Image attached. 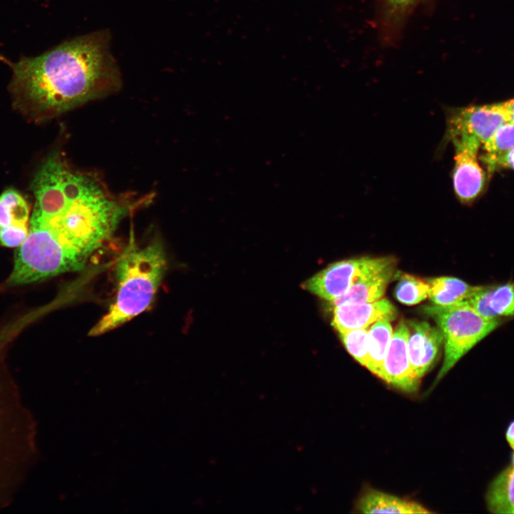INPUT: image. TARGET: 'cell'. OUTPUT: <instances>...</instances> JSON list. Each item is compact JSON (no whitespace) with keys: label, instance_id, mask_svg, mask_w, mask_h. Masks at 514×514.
<instances>
[{"label":"cell","instance_id":"6","mask_svg":"<svg viewBox=\"0 0 514 514\" xmlns=\"http://www.w3.org/2000/svg\"><path fill=\"white\" fill-rule=\"evenodd\" d=\"M504 123L494 103L447 109L445 131L438 151L460 136L474 137L482 145Z\"/></svg>","mask_w":514,"mask_h":514},{"label":"cell","instance_id":"16","mask_svg":"<svg viewBox=\"0 0 514 514\" xmlns=\"http://www.w3.org/2000/svg\"><path fill=\"white\" fill-rule=\"evenodd\" d=\"M428 298L433 304L449 306L467 301L480 286H473L452 276H440L427 280Z\"/></svg>","mask_w":514,"mask_h":514},{"label":"cell","instance_id":"17","mask_svg":"<svg viewBox=\"0 0 514 514\" xmlns=\"http://www.w3.org/2000/svg\"><path fill=\"white\" fill-rule=\"evenodd\" d=\"M481 146L483 153L479 158L490 176L499 168L502 158L514 148V124L504 123Z\"/></svg>","mask_w":514,"mask_h":514},{"label":"cell","instance_id":"20","mask_svg":"<svg viewBox=\"0 0 514 514\" xmlns=\"http://www.w3.org/2000/svg\"><path fill=\"white\" fill-rule=\"evenodd\" d=\"M397 283L394 293L403 304L412 306L428 298L430 286L427 280L408 273H396Z\"/></svg>","mask_w":514,"mask_h":514},{"label":"cell","instance_id":"10","mask_svg":"<svg viewBox=\"0 0 514 514\" xmlns=\"http://www.w3.org/2000/svg\"><path fill=\"white\" fill-rule=\"evenodd\" d=\"M396 265L395 257L384 256L381 263L361 275L344 294L330 301L331 305L368 303L382 298L394 278Z\"/></svg>","mask_w":514,"mask_h":514},{"label":"cell","instance_id":"8","mask_svg":"<svg viewBox=\"0 0 514 514\" xmlns=\"http://www.w3.org/2000/svg\"><path fill=\"white\" fill-rule=\"evenodd\" d=\"M406 321L401 320L395 327L384 361L383 381L392 387L407 393L418 390L420 383L410 365Z\"/></svg>","mask_w":514,"mask_h":514},{"label":"cell","instance_id":"11","mask_svg":"<svg viewBox=\"0 0 514 514\" xmlns=\"http://www.w3.org/2000/svg\"><path fill=\"white\" fill-rule=\"evenodd\" d=\"M331 324L338 331L362 328L370 326L376 321L397 317V310L386 298L368 303H345L333 308Z\"/></svg>","mask_w":514,"mask_h":514},{"label":"cell","instance_id":"14","mask_svg":"<svg viewBox=\"0 0 514 514\" xmlns=\"http://www.w3.org/2000/svg\"><path fill=\"white\" fill-rule=\"evenodd\" d=\"M357 508L362 513H431L418 503L382 492L369 490L365 492L357 503Z\"/></svg>","mask_w":514,"mask_h":514},{"label":"cell","instance_id":"7","mask_svg":"<svg viewBox=\"0 0 514 514\" xmlns=\"http://www.w3.org/2000/svg\"><path fill=\"white\" fill-rule=\"evenodd\" d=\"M383 257L363 256L331 263L303 282L302 286L331 301L344 294L361 275L381 263Z\"/></svg>","mask_w":514,"mask_h":514},{"label":"cell","instance_id":"2","mask_svg":"<svg viewBox=\"0 0 514 514\" xmlns=\"http://www.w3.org/2000/svg\"><path fill=\"white\" fill-rule=\"evenodd\" d=\"M166 266L165 249L159 239L144 246L131 242L115 268V300L108 312L90 330L89 336L109 332L148 309L163 278Z\"/></svg>","mask_w":514,"mask_h":514},{"label":"cell","instance_id":"3","mask_svg":"<svg viewBox=\"0 0 514 514\" xmlns=\"http://www.w3.org/2000/svg\"><path fill=\"white\" fill-rule=\"evenodd\" d=\"M36 452L34 419L16 383L0 373V508L11 502Z\"/></svg>","mask_w":514,"mask_h":514},{"label":"cell","instance_id":"4","mask_svg":"<svg viewBox=\"0 0 514 514\" xmlns=\"http://www.w3.org/2000/svg\"><path fill=\"white\" fill-rule=\"evenodd\" d=\"M424 310L435 321L444 339V358L433 386L470 349L505 323L483 317L467 301L449 306L433 304Z\"/></svg>","mask_w":514,"mask_h":514},{"label":"cell","instance_id":"5","mask_svg":"<svg viewBox=\"0 0 514 514\" xmlns=\"http://www.w3.org/2000/svg\"><path fill=\"white\" fill-rule=\"evenodd\" d=\"M450 143L455 151L451 173L453 191L462 204L470 205L482 193L486 183V174L478 156L481 143L470 136L457 137Z\"/></svg>","mask_w":514,"mask_h":514},{"label":"cell","instance_id":"1","mask_svg":"<svg viewBox=\"0 0 514 514\" xmlns=\"http://www.w3.org/2000/svg\"><path fill=\"white\" fill-rule=\"evenodd\" d=\"M110 42L109 31L99 30L11 64L17 106L35 116H53L119 91L121 75Z\"/></svg>","mask_w":514,"mask_h":514},{"label":"cell","instance_id":"18","mask_svg":"<svg viewBox=\"0 0 514 514\" xmlns=\"http://www.w3.org/2000/svg\"><path fill=\"white\" fill-rule=\"evenodd\" d=\"M487 506L494 513H514V464L491 483L486 494Z\"/></svg>","mask_w":514,"mask_h":514},{"label":"cell","instance_id":"15","mask_svg":"<svg viewBox=\"0 0 514 514\" xmlns=\"http://www.w3.org/2000/svg\"><path fill=\"white\" fill-rule=\"evenodd\" d=\"M390 320L380 319L369 326L366 368L381 379L383 377L384 361L393 334Z\"/></svg>","mask_w":514,"mask_h":514},{"label":"cell","instance_id":"12","mask_svg":"<svg viewBox=\"0 0 514 514\" xmlns=\"http://www.w3.org/2000/svg\"><path fill=\"white\" fill-rule=\"evenodd\" d=\"M29 207L16 190L8 189L0 196V243L18 247L26 238Z\"/></svg>","mask_w":514,"mask_h":514},{"label":"cell","instance_id":"13","mask_svg":"<svg viewBox=\"0 0 514 514\" xmlns=\"http://www.w3.org/2000/svg\"><path fill=\"white\" fill-rule=\"evenodd\" d=\"M467 301L483 317L505 322L514 317V281L480 286Z\"/></svg>","mask_w":514,"mask_h":514},{"label":"cell","instance_id":"23","mask_svg":"<svg viewBox=\"0 0 514 514\" xmlns=\"http://www.w3.org/2000/svg\"><path fill=\"white\" fill-rule=\"evenodd\" d=\"M499 167H508L514 170V148L502 158Z\"/></svg>","mask_w":514,"mask_h":514},{"label":"cell","instance_id":"22","mask_svg":"<svg viewBox=\"0 0 514 514\" xmlns=\"http://www.w3.org/2000/svg\"><path fill=\"white\" fill-rule=\"evenodd\" d=\"M497 110L502 114L505 122L514 124V98L502 102L494 103Z\"/></svg>","mask_w":514,"mask_h":514},{"label":"cell","instance_id":"24","mask_svg":"<svg viewBox=\"0 0 514 514\" xmlns=\"http://www.w3.org/2000/svg\"><path fill=\"white\" fill-rule=\"evenodd\" d=\"M506 439L514 450V421H513L508 426L506 431Z\"/></svg>","mask_w":514,"mask_h":514},{"label":"cell","instance_id":"9","mask_svg":"<svg viewBox=\"0 0 514 514\" xmlns=\"http://www.w3.org/2000/svg\"><path fill=\"white\" fill-rule=\"evenodd\" d=\"M406 323L409 331L408 351L410 365L421 379L437 361L444 343L443 336L438 327L427 321L410 320Z\"/></svg>","mask_w":514,"mask_h":514},{"label":"cell","instance_id":"21","mask_svg":"<svg viewBox=\"0 0 514 514\" xmlns=\"http://www.w3.org/2000/svg\"><path fill=\"white\" fill-rule=\"evenodd\" d=\"M368 327L338 332L348 353L361 366H366L368 354Z\"/></svg>","mask_w":514,"mask_h":514},{"label":"cell","instance_id":"19","mask_svg":"<svg viewBox=\"0 0 514 514\" xmlns=\"http://www.w3.org/2000/svg\"><path fill=\"white\" fill-rule=\"evenodd\" d=\"M427 0H383L382 24L386 37L394 38L411 13Z\"/></svg>","mask_w":514,"mask_h":514}]
</instances>
